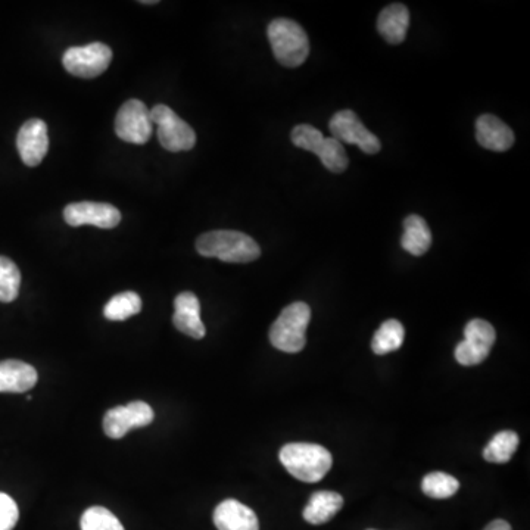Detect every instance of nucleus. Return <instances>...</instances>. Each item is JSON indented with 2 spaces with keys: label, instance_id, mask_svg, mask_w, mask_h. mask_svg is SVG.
Listing matches in <instances>:
<instances>
[{
  "label": "nucleus",
  "instance_id": "obj_1",
  "mask_svg": "<svg viewBox=\"0 0 530 530\" xmlns=\"http://www.w3.org/2000/svg\"><path fill=\"white\" fill-rule=\"evenodd\" d=\"M196 251L202 257L235 264L252 263L261 255L260 246L254 239L233 230H214L199 236Z\"/></svg>",
  "mask_w": 530,
  "mask_h": 530
},
{
  "label": "nucleus",
  "instance_id": "obj_2",
  "mask_svg": "<svg viewBox=\"0 0 530 530\" xmlns=\"http://www.w3.org/2000/svg\"><path fill=\"white\" fill-rule=\"evenodd\" d=\"M280 461L295 479L301 482H320L332 469V454L317 444L295 442L280 450Z\"/></svg>",
  "mask_w": 530,
  "mask_h": 530
},
{
  "label": "nucleus",
  "instance_id": "obj_3",
  "mask_svg": "<svg viewBox=\"0 0 530 530\" xmlns=\"http://www.w3.org/2000/svg\"><path fill=\"white\" fill-rule=\"evenodd\" d=\"M268 40L274 58L283 67L295 68L304 64L310 55V40L304 28L288 18H277L268 26Z\"/></svg>",
  "mask_w": 530,
  "mask_h": 530
},
{
  "label": "nucleus",
  "instance_id": "obj_4",
  "mask_svg": "<svg viewBox=\"0 0 530 530\" xmlns=\"http://www.w3.org/2000/svg\"><path fill=\"white\" fill-rule=\"evenodd\" d=\"M311 320V308L305 302H293L282 311L270 329V342L279 351L296 354L307 345L308 324Z\"/></svg>",
  "mask_w": 530,
  "mask_h": 530
},
{
  "label": "nucleus",
  "instance_id": "obj_5",
  "mask_svg": "<svg viewBox=\"0 0 530 530\" xmlns=\"http://www.w3.org/2000/svg\"><path fill=\"white\" fill-rule=\"evenodd\" d=\"M291 137L293 145L316 154L321 164L332 173H344L348 168L349 159L344 145L333 137H324L316 127L299 124L292 130Z\"/></svg>",
  "mask_w": 530,
  "mask_h": 530
},
{
  "label": "nucleus",
  "instance_id": "obj_6",
  "mask_svg": "<svg viewBox=\"0 0 530 530\" xmlns=\"http://www.w3.org/2000/svg\"><path fill=\"white\" fill-rule=\"evenodd\" d=\"M152 124L158 127V140L170 152L190 151L196 145L195 130L167 105L151 109Z\"/></svg>",
  "mask_w": 530,
  "mask_h": 530
},
{
  "label": "nucleus",
  "instance_id": "obj_7",
  "mask_svg": "<svg viewBox=\"0 0 530 530\" xmlns=\"http://www.w3.org/2000/svg\"><path fill=\"white\" fill-rule=\"evenodd\" d=\"M495 339L497 333L491 323L480 318L469 321L464 327V341L455 348V360L466 367L482 364L491 354Z\"/></svg>",
  "mask_w": 530,
  "mask_h": 530
},
{
  "label": "nucleus",
  "instance_id": "obj_8",
  "mask_svg": "<svg viewBox=\"0 0 530 530\" xmlns=\"http://www.w3.org/2000/svg\"><path fill=\"white\" fill-rule=\"evenodd\" d=\"M111 61V48L99 42L70 48L62 56L65 70L80 79H95L101 76L108 70Z\"/></svg>",
  "mask_w": 530,
  "mask_h": 530
},
{
  "label": "nucleus",
  "instance_id": "obj_9",
  "mask_svg": "<svg viewBox=\"0 0 530 530\" xmlns=\"http://www.w3.org/2000/svg\"><path fill=\"white\" fill-rule=\"evenodd\" d=\"M115 133L124 142L145 145L154 133L148 106L139 99L127 101L115 118Z\"/></svg>",
  "mask_w": 530,
  "mask_h": 530
},
{
  "label": "nucleus",
  "instance_id": "obj_10",
  "mask_svg": "<svg viewBox=\"0 0 530 530\" xmlns=\"http://www.w3.org/2000/svg\"><path fill=\"white\" fill-rule=\"evenodd\" d=\"M330 132L333 134V139L338 140L342 145L344 143L357 145L361 151L369 155L377 154L382 148L380 140L364 127L360 118L351 109H344L333 115L330 120Z\"/></svg>",
  "mask_w": 530,
  "mask_h": 530
},
{
  "label": "nucleus",
  "instance_id": "obj_11",
  "mask_svg": "<svg viewBox=\"0 0 530 530\" xmlns=\"http://www.w3.org/2000/svg\"><path fill=\"white\" fill-rule=\"evenodd\" d=\"M154 419L155 413L151 405L143 401L130 402L126 407L111 408L104 417L105 435L111 439H121L130 430L148 426Z\"/></svg>",
  "mask_w": 530,
  "mask_h": 530
},
{
  "label": "nucleus",
  "instance_id": "obj_12",
  "mask_svg": "<svg viewBox=\"0 0 530 530\" xmlns=\"http://www.w3.org/2000/svg\"><path fill=\"white\" fill-rule=\"evenodd\" d=\"M67 224L73 227L96 226L99 229H114L120 224L121 212L114 205L102 202H77L64 210Z\"/></svg>",
  "mask_w": 530,
  "mask_h": 530
},
{
  "label": "nucleus",
  "instance_id": "obj_13",
  "mask_svg": "<svg viewBox=\"0 0 530 530\" xmlns=\"http://www.w3.org/2000/svg\"><path fill=\"white\" fill-rule=\"evenodd\" d=\"M17 148L24 164L37 167L48 154V126L42 120H28L23 124L17 137Z\"/></svg>",
  "mask_w": 530,
  "mask_h": 530
},
{
  "label": "nucleus",
  "instance_id": "obj_14",
  "mask_svg": "<svg viewBox=\"0 0 530 530\" xmlns=\"http://www.w3.org/2000/svg\"><path fill=\"white\" fill-rule=\"evenodd\" d=\"M173 324L179 332L189 338H205L207 329L202 321L201 304L195 293L183 292L174 299Z\"/></svg>",
  "mask_w": 530,
  "mask_h": 530
},
{
  "label": "nucleus",
  "instance_id": "obj_15",
  "mask_svg": "<svg viewBox=\"0 0 530 530\" xmlns=\"http://www.w3.org/2000/svg\"><path fill=\"white\" fill-rule=\"evenodd\" d=\"M214 525L218 530H260L254 510L236 500H226L217 505Z\"/></svg>",
  "mask_w": 530,
  "mask_h": 530
},
{
  "label": "nucleus",
  "instance_id": "obj_16",
  "mask_svg": "<svg viewBox=\"0 0 530 530\" xmlns=\"http://www.w3.org/2000/svg\"><path fill=\"white\" fill-rule=\"evenodd\" d=\"M476 139L489 151L505 152L514 145V133L495 115H482L476 121Z\"/></svg>",
  "mask_w": 530,
  "mask_h": 530
},
{
  "label": "nucleus",
  "instance_id": "obj_17",
  "mask_svg": "<svg viewBox=\"0 0 530 530\" xmlns=\"http://www.w3.org/2000/svg\"><path fill=\"white\" fill-rule=\"evenodd\" d=\"M37 379V370L24 361H0V392L24 394L36 386Z\"/></svg>",
  "mask_w": 530,
  "mask_h": 530
},
{
  "label": "nucleus",
  "instance_id": "obj_18",
  "mask_svg": "<svg viewBox=\"0 0 530 530\" xmlns=\"http://www.w3.org/2000/svg\"><path fill=\"white\" fill-rule=\"evenodd\" d=\"M408 26H410V12L402 3H392L386 6L377 20V30L391 45L404 42Z\"/></svg>",
  "mask_w": 530,
  "mask_h": 530
},
{
  "label": "nucleus",
  "instance_id": "obj_19",
  "mask_svg": "<svg viewBox=\"0 0 530 530\" xmlns=\"http://www.w3.org/2000/svg\"><path fill=\"white\" fill-rule=\"evenodd\" d=\"M342 507H344V498L338 492L318 491L308 501L302 516L310 525H324L330 522Z\"/></svg>",
  "mask_w": 530,
  "mask_h": 530
},
{
  "label": "nucleus",
  "instance_id": "obj_20",
  "mask_svg": "<svg viewBox=\"0 0 530 530\" xmlns=\"http://www.w3.org/2000/svg\"><path fill=\"white\" fill-rule=\"evenodd\" d=\"M402 248L414 257H422L432 246V232L420 215H408L404 220Z\"/></svg>",
  "mask_w": 530,
  "mask_h": 530
},
{
  "label": "nucleus",
  "instance_id": "obj_21",
  "mask_svg": "<svg viewBox=\"0 0 530 530\" xmlns=\"http://www.w3.org/2000/svg\"><path fill=\"white\" fill-rule=\"evenodd\" d=\"M519 435L513 430L498 432L483 450V458L489 463L504 464L513 458L519 447Z\"/></svg>",
  "mask_w": 530,
  "mask_h": 530
},
{
  "label": "nucleus",
  "instance_id": "obj_22",
  "mask_svg": "<svg viewBox=\"0 0 530 530\" xmlns=\"http://www.w3.org/2000/svg\"><path fill=\"white\" fill-rule=\"evenodd\" d=\"M405 329L398 320H388L374 333L371 349L374 354L386 355L398 351L404 344Z\"/></svg>",
  "mask_w": 530,
  "mask_h": 530
},
{
  "label": "nucleus",
  "instance_id": "obj_23",
  "mask_svg": "<svg viewBox=\"0 0 530 530\" xmlns=\"http://www.w3.org/2000/svg\"><path fill=\"white\" fill-rule=\"evenodd\" d=\"M142 310V299L136 292H123L109 299L104 316L111 321H124L136 316Z\"/></svg>",
  "mask_w": 530,
  "mask_h": 530
},
{
  "label": "nucleus",
  "instance_id": "obj_24",
  "mask_svg": "<svg viewBox=\"0 0 530 530\" xmlns=\"http://www.w3.org/2000/svg\"><path fill=\"white\" fill-rule=\"evenodd\" d=\"M460 489V482L447 473L433 472L424 476L422 491L433 500H447L454 497Z\"/></svg>",
  "mask_w": 530,
  "mask_h": 530
},
{
  "label": "nucleus",
  "instance_id": "obj_25",
  "mask_svg": "<svg viewBox=\"0 0 530 530\" xmlns=\"http://www.w3.org/2000/svg\"><path fill=\"white\" fill-rule=\"evenodd\" d=\"M21 273L14 261L0 257V302L15 301L20 293Z\"/></svg>",
  "mask_w": 530,
  "mask_h": 530
},
{
  "label": "nucleus",
  "instance_id": "obj_26",
  "mask_svg": "<svg viewBox=\"0 0 530 530\" xmlns=\"http://www.w3.org/2000/svg\"><path fill=\"white\" fill-rule=\"evenodd\" d=\"M81 530H124L120 520L104 507H90L84 511L80 522Z\"/></svg>",
  "mask_w": 530,
  "mask_h": 530
},
{
  "label": "nucleus",
  "instance_id": "obj_27",
  "mask_svg": "<svg viewBox=\"0 0 530 530\" xmlns=\"http://www.w3.org/2000/svg\"><path fill=\"white\" fill-rule=\"evenodd\" d=\"M20 511L9 495L0 492V530H12L17 526Z\"/></svg>",
  "mask_w": 530,
  "mask_h": 530
},
{
  "label": "nucleus",
  "instance_id": "obj_28",
  "mask_svg": "<svg viewBox=\"0 0 530 530\" xmlns=\"http://www.w3.org/2000/svg\"><path fill=\"white\" fill-rule=\"evenodd\" d=\"M483 530H513L511 529L510 523L505 522V520H494V522L489 523Z\"/></svg>",
  "mask_w": 530,
  "mask_h": 530
},
{
  "label": "nucleus",
  "instance_id": "obj_29",
  "mask_svg": "<svg viewBox=\"0 0 530 530\" xmlns=\"http://www.w3.org/2000/svg\"><path fill=\"white\" fill-rule=\"evenodd\" d=\"M142 5H157V0H143Z\"/></svg>",
  "mask_w": 530,
  "mask_h": 530
},
{
  "label": "nucleus",
  "instance_id": "obj_30",
  "mask_svg": "<svg viewBox=\"0 0 530 530\" xmlns=\"http://www.w3.org/2000/svg\"><path fill=\"white\" fill-rule=\"evenodd\" d=\"M369 530H374V529H369Z\"/></svg>",
  "mask_w": 530,
  "mask_h": 530
}]
</instances>
